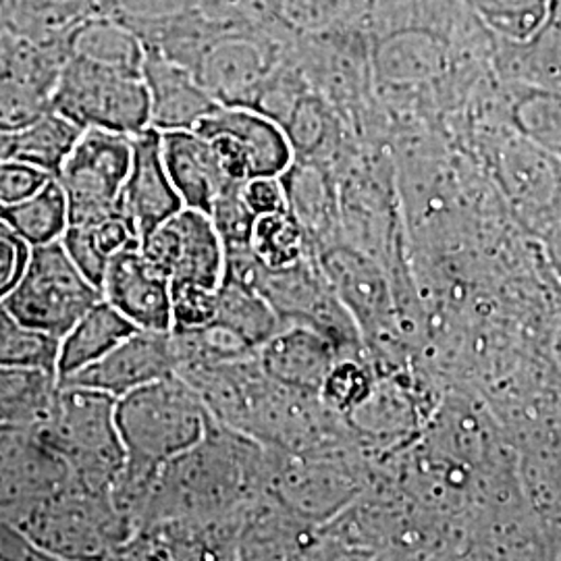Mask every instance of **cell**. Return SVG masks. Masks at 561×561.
<instances>
[{
    "label": "cell",
    "instance_id": "6da1fadb",
    "mask_svg": "<svg viewBox=\"0 0 561 561\" xmlns=\"http://www.w3.org/2000/svg\"><path fill=\"white\" fill-rule=\"evenodd\" d=\"M21 533L48 560L106 558L134 539V530L111 502L108 491L69 479L36 502L11 510Z\"/></svg>",
    "mask_w": 561,
    "mask_h": 561
},
{
    "label": "cell",
    "instance_id": "7a4b0ae2",
    "mask_svg": "<svg viewBox=\"0 0 561 561\" xmlns=\"http://www.w3.org/2000/svg\"><path fill=\"white\" fill-rule=\"evenodd\" d=\"M115 421L127 460L150 466L187 454L215 424L198 391L178 373L117 398Z\"/></svg>",
    "mask_w": 561,
    "mask_h": 561
},
{
    "label": "cell",
    "instance_id": "3957f363",
    "mask_svg": "<svg viewBox=\"0 0 561 561\" xmlns=\"http://www.w3.org/2000/svg\"><path fill=\"white\" fill-rule=\"evenodd\" d=\"M117 398L59 382L46 419L36 426L76 481L108 491L127 461L115 421Z\"/></svg>",
    "mask_w": 561,
    "mask_h": 561
},
{
    "label": "cell",
    "instance_id": "277c9868",
    "mask_svg": "<svg viewBox=\"0 0 561 561\" xmlns=\"http://www.w3.org/2000/svg\"><path fill=\"white\" fill-rule=\"evenodd\" d=\"M50 108L81 129L138 136L150 127V101L138 71H121L65 57Z\"/></svg>",
    "mask_w": 561,
    "mask_h": 561
},
{
    "label": "cell",
    "instance_id": "5b68a950",
    "mask_svg": "<svg viewBox=\"0 0 561 561\" xmlns=\"http://www.w3.org/2000/svg\"><path fill=\"white\" fill-rule=\"evenodd\" d=\"M102 300V289L71 261L60 240L30 248L18 285L2 304L23 324L60 340Z\"/></svg>",
    "mask_w": 561,
    "mask_h": 561
},
{
    "label": "cell",
    "instance_id": "8992f818",
    "mask_svg": "<svg viewBox=\"0 0 561 561\" xmlns=\"http://www.w3.org/2000/svg\"><path fill=\"white\" fill-rule=\"evenodd\" d=\"M287 50L289 42L261 21H240L204 44L192 71L222 106H254Z\"/></svg>",
    "mask_w": 561,
    "mask_h": 561
},
{
    "label": "cell",
    "instance_id": "52a82bcc",
    "mask_svg": "<svg viewBox=\"0 0 561 561\" xmlns=\"http://www.w3.org/2000/svg\"><path fill=\"white\" fill-rule=\"evenodd\" d=\"M131 154L134 136L104 129L81 131L80 140L57 173L67 198V225H90L117 213Z\"/></svg>",
    "mask_w": 561,
    "mask_h": 561
},
{
    "label": "cell",
    "instance_id": "ba28073f",
    "mask_svg": "<svg viewBox=\"0 0 561 561\" xmlns=\"http://www.w3.org/2000/svg\"><path fill=\"white\" fill-rule=\"evenodd\" d=\"M148 261L171 283L219 289L225 277V245L210 217L183 206L140 241Z\"/></svg>",
    "mask_w": 561,
    "mask_h": 561
},
{
    "label": "cell",
    "instance_id": "9c48e42d",
    "mask_svg": "<svg viewBox=\"0 0 561 561\" xmlns=\"http://www.w3.org/2000/svg\"><path fill=\"white\" fill-rule=\"evenodd\" d=\"M65 55L0 30V127L15 131L50 108Z\"/></svg>",
    "mask_w": 561,
    "mask_h": 561
},
{
    "label": "cell",
    "instance_id": "30bf717a",
    "mask_svg": "<svg viewBox=\"0 0 561 561\" xmlns=\"http://www.w3.org/2000/svg\"><path fill=\"white\" fill-rule=\"evenodd\" d=\"M266 479L280 505L304 522L333 516L358 491L356 474L335 456L287 454L268 466Z\"/></svg>",
    "mask_w": 561,
    "mask_h": 561
},
{
    "label": "cell",
    "instance_id": "8fae6325",
    "mask_svg": "<svg viewBox=\"0 0 561 561\" xmlns=\"http://www.w3.org/2000/svg\"><path fill=\"white\" fill-rule=\"evenodd\" d=\"M178 366L180 362L171 331L136 329L101 360L59 382L90 387L121 398L148 382L175 375Z\"/></svg>",
    "mask_w": 561,
    "mask_h": 561
},
{
    "label": "cell",
    "instance_id": "7c38bea8",
    "mask_svg": "<svg viewBox=\"0 0 561 561\" xmlns=\"http://www.w3.org/2000/svg\"><path fill=\"white\" fill-rule=\"evenodd\" d=\"M102 298L138 329L171 331V279L144 256L140 243L119 250L106 266Z\"/></svg>",
    "mask_w": 561,
    "mask_h": 561
},
{
    "label": "cell",
    "instance_id": "4fadbf2b",
    "mask_svg": "<svg viewBox=\"0 0 561 561\" xmlns=\"http://www.w3.org/2000/svg\"><path fill=\"white\" fill-rule=\"evenodd\" d=\"M252 15L285 42L362 32L381 0H243Z\"/></svg>",
    "mask_w": 561,
    "mask_h": 561
},
{
    "label": "cell",
    "instance_id": "5bb4252c",
    "mask_svg": "<svg viewBox=\"0 0 561 561\" xmlns=\"http://www.w3.org/2000/svg\"><path fill=\"white\" fill-rule=\"evenodd\" d=\"M180 208L183 202L162 162L161 131L148 127L134 136L131 167L121 187L117 213L141 241Z\"/></svg>",
    "mask_w": 561,
    "mask_h": 561
},
{
    "label": "cell",
    "instance_id": "9a60e30c",
    "mask_svg": "<svg viewBox=\"0 0 561 561\" xmlns=\"http://www.w3.org/2000/svg\"><path fill=\"white\" fill-rule=\"evenodd\" d=\"M340 356L333 341L306 324H283L256 350V362L271 381L314 396Z\"/></svg>",
    "mask_w": 561,
    "mask_h": 561
},
{
    "label": "cell",
    "instance_id": "2e32d148",
    "mask_svg": "<svg viewBox=\"0 0 561 561\" xmlns=\"http://www.w3.org/2000/svg\"><path fill=\"white\" fill-rule=\"evenodd\" d=\"M141 78L150 101V127L157 131L196 129L221 106L192 69L154 50H146Z\"/></svg>",
    "mask_w": 561,
    "mask_h": 561
},
{
    "label": "cell",
    "instance_id": "e0dca14e",
    "mask_svg": "<svg viewBox=\"0 0 561 561\" xmlns=\"http://www.w3.org/2000/svg\"><path fill=\"white\" fill-rule=\"evenodd\" d=\"M279 180L285 190L287 208L304 227L314 254L343 241L340 194L333 167L294 157Z\"/></svg>",
    "mask_w": 561,
    "mask_h": 561
},
{
    "label": "cell",
    "instance_id": "ac0fdd59",
    "mask_svg": "<svg viewBox=\"0 0 561 561\" xmlns=\"http://www.w3.org/2000/svg\"><path fill=\"white\" fill-rule=\"evenodd\" d=\"M368 65L379 88L408 92L442 78L447 69V50L428 30L393 27L373 42Z\"/></svg>",
    "mask_w": 561,
    "mask_h": 561
},
{
    "label": "cell",
    "instance_id": "d6986e66",
    "mask_svg": "<svg viewBox=\"0 0 561 561\" xmlns=\"http://www.w3.org/2000/svg\"><path fill=\"white\" fill-rule=\"evenodd\" d=\"M202 136L225 134L238 144L248 164V180L279 178L294 161V148L279 123L252 106H219L201 121Z\"/></svg>",
    "mask_w": 561,
    "mask_h": 561
},
{
    "label": "cell",
    "instance_id": "ffe728a7",
    "mask_svg": "<svg viewBox=\"0 0 561 561\" xmlns=\"http://www.w3.org/2000/svg\"><path fill=\"white\" fill-rule=\"evenodd\" d=\"M161 152L171 183L187 208L208 215L222 192L238 183L225 175L210 141L196 129L161 131Z\"/></svg>",
    "mask_w": 561,
    "mask_h": 561
},
{
    "label": "cell",
    "instance_id": "44dd1931",
    "mask_svg": "<svg viewBox=\"0 0 561 561\" xmlns=\"http://www.w3.org/2000/svg\"><path fill=\"white\" fill-rule=\"evenodd\" d=\"M495 41V67L503 80L561 90V0H549L545 18L524 41Z\"/></svg>",
    "mask_w": 561,
    "mask_h": 561
},
{
    "label": "cell",
    "instance_id": "7402d4cb",
    "mask_svg": "<svg viewBox=\"0 0 561 561\" xmlns=\"http://www.w3.org/2000/svg\"><path fill=\"white\" fill-rule=\"evenodd\" d=\"M345 421L356 437L373 443L400 442L416 431L419 408L412 391L396 375H385Z\"/></svg>",
    "mask_w": 561,
    "mask_h": 561
},
{
    "label": "cell",
    "instance_id": "603a6c76",
    "mask_svg": "<svg viewBox=\"0 0 561 561\" xmlns=\"http://www.w3.org/2000/svg\"><path fill=\"white\" fill-rule=\"evenodd\" d=\"M62 55L101 67L141 73L146 48L140 38L119 21L101 13H88L67 32Z\"/></svg>",
    "mask_w": 561,
    "mask_h": 561
},
{
    "label": "cell",
    "instance_id": "cb8c5ba5",
    "mask_svg": "<svg viewBox=\"0 0 561 561\" xmlns=\"http://www.w3.org/2000/svg\"><path fill=\"white\" fill-rule=\"evenodd\" d=\"M138 327L125 319L115 306L102 298L80 321L76 322L59 343L57 377L59 381L80 373L81 368L101 360L117 343L131 335Z\"/></svg>",
    "mask_w": 561,
    "mask_h": 561
},
{
    "label": "cell",
    "instance_id": "d4e9b609",
    "mask_svg": "<svg viewBox=\"0 0 561 561\" xmlns=\"http://www.w3.org/2000/svg\"><path fill=\"white\" fill-rule=\"evenodd\" d=\"M96 0H0V30L59 48L67 32L88 13Z\"/></svg>",
    "mask_w": 561,
    "mask_h": 561
},
{
    "label": "cell",
    "instance_id": "484cf974",
    "mask_svg": "<svg viewBox=\"0 0 561 561\" xmlns=\"http://www.w3.org/2000/svg\"><path fill=\"white\" fill-rule=\"evenodd\" d=\"M215 322L231 329L254 352L283 327L275 308L254 285L229 275L222 277L217 289Z\"/></svg>",
    "mask_w": 561,
    "mask_h": 561
},
{
    "label": "cell",
    "instance_id": "4316f807",
    "mask_svg": "<svg viewBox=\"0 0 561 561\" xmlns=\"http://www.w3.org/2000/svg\"><path fill=\"white\" fill-rule=\"evenodd\" d=\"M80 125L67 119L55 108H46L38 117L11 131V159L34 164L48 175L57 173L80 140Z\"/></svg>",
    "mask_w": 561,
    "mask_h": 561
},
{
    "label": "cell",
    "instance_id": "83f0119b",
    "mask_svg": "<svg viewBox=\"0 0 561 561\" xmlns=\"http://www.w3.org/2000/svg\"><path fill=\"white\" fill-rule=\"evenodd\" d=\"M512 129L561 162V90L507 83Z\"/></svg>",
    "mask_w": 561,
    "mask_h": 561
},
{
    "label": "cell",
    "instance_id": "f1b7e54d",
    "mask_svg": "<svg viewBox=\"0 0 561 561\" xmlns=\"http://www.w3.org/2000/svg\"><path fill=\"white\" fill-rule=\"evenodd\" d=\"M57 387L55 373L0 366V426H38L53 405Z\"/></svg>",
    "mask_w": 561,
    "mask_h": 561
},
{
    "label": "cell",
    "instance_id": "f546056e",
    "mask_svg": "<svg viewBox=\"0 0 561 561\" xmlns=\"http://www.w3.org/2000/svg\"><path fill=\"white\" fill-rule=\"evenodd\" d=\"M204 2L206 0H96L92 13L119 21L140 38L144 48H152L192 18Z\"/></svg>",
    "mask_w": 561,
    "mask_h": 561
},
{
    "label": "cell",
    "instance_id": "4dcf8cb0",
    "mask_svg": "<svg viewBox=\"0 0 561 561\" xmlns=\"http://www.w3.org/2000/svg\"><path fill=\"white\" fill-rule=\"evenodd\" d=\"M0 221L7 222L30 248L60 240L69 210L59 180L50 178L30 198L0 206Z\"/></svg>",
    "mask_w": 561,
    "mask_h": 561
},
{
    "label": "cell",
    "instance_id": "1f68e13d",
    "mask_svg": "<svg viewBox=\"0 0 561 561\" xmlns=\"http://www.w3.org/2000/svg\"><path fill=\"white\" fill-rule=\"evenodd\" d=\"M250 250L264 268H287L314 254L300 221L289 208L254 219Z\"/></svg>",
    "mask_w": 561,
    "mask_h": 561
},
{
    "label": "cell",
    "instance_id": "d6a6232c",
    "mask_svg": "<svg viewBox=\"0 0 561 561\" xmlns=\"http://www.w3.org/2000/svg\"><path fill=\"white\" fill-rule=\"evenodd\" d=\"M60 340L32 329L0 301V366L42 368L57 375Z\"/></svg>",
    "mask_w": 561,
    "mask_h": 561
},
{
    "label": "cell",
    "instance_id": "836d02e7",
    "mask_svg": "<svg viewBox=\"0 0 561 561\" xmlns=\"http://www.w3.org/2000/svg\"><path fill=\"white\" fill-rule=\"evenodd\" d=\"M377 379L379 375L375 373V366L366 358V354H345L331 366L319 398L327 408L345 419L368 398Z\"/></svg>",
    "mask_w": 561,
    "mask_h": 561
},
{
    "label": "cell",
    "instance_id": "e575fe53",
    "mask_svg": "<svg viewBox=\"0 0 561 561\" xmlns=\"http://www.w3.org/2000/svg\"><path fill=\"white\" fill-rule=\"evenodd\" d=\"M482 25L502 41H524L545 18L549 0H463Z\"/></svg>",
    "mask_w": 561,
    "mask_h": 561
},
{
    "label": "cell",
    "instance_id": "d590c367",
    "mask_svg": "<svg viewBox=\"0 0 561 561\" xmlns=\"http://www.w3.org/2000/svg\"><path fill=\"white\" fill-rule=\"evenodd\" d=\"M241 185L243 183H231L208 210V217L219 231L225 250L250 245L256 215L243 202Z\"/></svg>",
    "mask_w": 561,
    "mask_h": 561
},
{
    "label": "cell",
    "instance_id": "8d00e7d4",
    "mask_svg": "<svg viewBox=\"0 0 561 561\" xmlns=\"http://www.w3.org/2000/svg\"><path fill=\"white\" fill-rule=\"evenodd\" d=\"M173 329H196L215 321L217 289L196 283H171Z\"/></svg>",
    "mask_w": 561,
    "mask_h": 561
},
{
    "label": "cell",
    "instance_id": "74e56055",
    "mask_svg": "<svg viewBox=\"0 0 561 561\" xmlns=\"http://www.w3.org/2000/svg\"><path fill=\"white\" fill-rule=\"evenodd\" d=\"M53 175H48L46 171L20 159L9 157L0 161V206H9L30 198Z\"/></svg>",
    "mask_w": 561,
    "mask_h": 561
},
{
    "label": "cell",
    "instance_id": "f35d334b",
    "mask_svg": "<svg viewBox=\"0 0 561 561\" xmlns=\"http://www.w3.org/2000/svg\"><path fill=\"white\" fill-rule=\"evenodd\" d=\"M27 256L30 245L7 222L0 221V301L18 285Z\"/></svg>",
    "mask_w": 561,
    "mask_h": 561
},
{
    "label": "cell",
    "instance_id": "ab89813d",
    "mask_svg": "<svg viewBox=\"0 0 561 561\" xmlns=\"http://www.w3.org/2000/svg\"><path fill=\"white\" fill-rule=\"evenodd\" d=\"M241 196L256 217L287 208L285 190L279 178H252L243 181Z\"/></svg>",
    "mask_w": 561,
    "mask_h": 561
},
{
    "label": "cell",
    "instance_id": "60d3db41",
    "mask_svg": "<svg viewBox=\"0 0 561 561\" xmlns=\"http://www.w3.org/2000/svg\"><path fill=\"white\" fill-rule=\"evenodd\" d=\"M0 560H48L20 528L0 516Z\"/></svg>",
    "mask_w": 561,
    "mask_h": 561
},
{
    "label": "cell",
    "instance_id": "b9f144b4",
    "mask_svg": "<svg viewBox=\"0 0 561 561\" xmlns=\"http://www.w3.org/2000/svg\"><path fill=\"white\" fill-rule=\"evenodd\" d=\"M11 157V131L0 127V161Z\"/></svg>",
    "mask_w": 561,
    "mask_h": 561
}]
</instances>
